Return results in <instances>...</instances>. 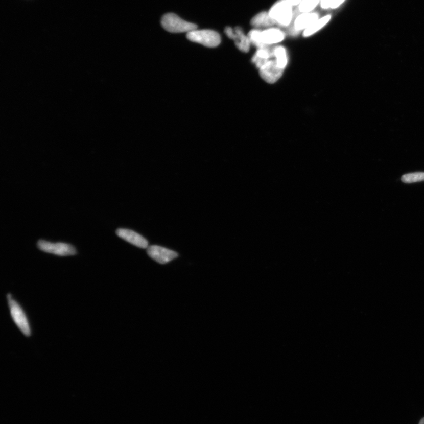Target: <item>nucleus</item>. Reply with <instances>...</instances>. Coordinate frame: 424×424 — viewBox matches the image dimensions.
<instances>
[{"mask_svg": "<svg viewBox=\"0 0 424 424\" xmlns=\"http://www.w3.org/2000/svg\"><path fill=\"white\" fill-rule=\"evenodd\" d=\"M405 183H412L424 181V172H415L404 175L402 177Z\"/></svg>", "mask_w": 424, "mask_h": 424, "instance_id": "nucleus-17", "label": "nucleus"}, {"mask_svg": "<svg viewBox=\"0 0 424 424\" xmlns=\"http://www.w3.org/2000/svg\"><path fill=\"white\" fill-rule=\"evenodd\" d=\"M331 15H327L326 16L318 19V20L314 22L309 28L304 30L303 33V37H308L313 35V34L318 32L319 30L326 25L327 23L331 20Z\"/></svg>", "mask_w": 424, "mask_h": 424, "instance_id": "nucleus-15", "label": "nucleus"}, {"mask_svg": "<svg viewBox=\"0 0 424 424\" xmlns=\"http://www.w3.org/2000/svg\"><path fill=\"white\" fill-rule=\"evenodd\" d=\"M272 51L273 57L275 58L277 64L279 65V66L281 68H282L285 70L289 63V58L287 49L283 47V46L279 45L273 48Z\"/></svg>", "mask_w": 424, "mask_h": 424, "instance_id": "nucleus-13", "label": "nucleus"}, {"mask_svg": "<svg viewBox=\"0 0 424 424\" xmlns=\"http://www.w3.org/2000/svg\"><path fill=\"white\" fill-rule=\"evenodd\" d=\"M272 50L273 48H269V46H265V47L257 49L256 53L252 57L251 61L258 70L268 60L273 57Z\"/></svg>", "mask_w": 424, "mask_h": 424, "instance_id": "nucleus-12", "label": "nucleus"}, {"mask_svg": "<svg viewBox=\"0 0 424 424\" xmlns=\"http://www.w3.org/2000/svg\"><path fill=\"white\" fill-rule=\"evenodd\" d=\"M148 255L160 264H167L178 257V253L161 246L152 245L148 248Z\"/></svg>", "mask_w": 424, "mask_h": 424, "instance_id": "nucleus-8", "label": "nucleus"}, {"mask_svg": "<svg viewBox=\"0 0 424 424\" xmlns=\"http://www.w3.org/2000/svg\"><path fill=\"white\" fill-rule=\"evenodd\" d=\"M37 247L41 251L61 256L75 255L76 253V249L72 245L64 244V243L54 244V243L44 240H40L37 243Z\"/></svg>", "mask_w": 424, "mask_h": 424, "instance_id": "nucleus-5", "label": "nucleus"}, {"mask_svg": "<svg viewBox=\"0 0 424 424\" xmlns=\"http://www.w3.org/2000/svg\"><path fill=\"white\" fill-rule=\"evenodd\" d=\"M285 38V33L279 29H270L260 32V41L263 47L278 43Z\"/></svg>", "mask_w": 424, "mask_h": 424, "instance_id": "nucleus-11", "label": "nucleus"}, {"mask_svg": "<svg viewBox=\"0 0 424 424\" xmlns=\"http://www.w3.org/2000/svg\"><path fill=\"white\" fill-rule=\"evenodd\" d=\"M302 0H289L292 6L299 5Z\"/></svg>", "mask_w": 424, "mask_h": 424, "instance_id": "nucleus-19", "label": "nucleus"}, {"mask_svg": "<svg viewBox=\"0 0 424 424\" xmlns=\"http://www.w3.org/2000/svg\"><path fill=\"white\" fill-rule=\"evenodd\" d=\"M187 39L206 47H217L221 42V38L218 33L211 30L195 29L187 33Z\"/></svg>", "mask_w": 424, "mask_h": 424, "instance_id": "nucleus-4", "label": "nucleus"}, {"mask_svg": "<svg viewBox=\"0 0 424 424\" xmlns=\"http://www.w3.org/2000/svg\"><path fill=\"white\" fill-rule=\"evenodd\" d=\"M260 32L257 30H252L248 33L249 39L250 43L256 46L258 49L263 48L260 41Z\"/></svg>", "mask_w": 424, "mask_h": 424, "instance_id": "nucleus-18", "label": "nucleus"}, {"mask_svg": "<svg viewBox=\"0 0 424 424\" xmlns=\"http://www.w3.org/2000/svg\"><path fill=\"white\" fill-rule=\"evenodd\" d=\"M251 25L255 28H261V27H269L274 25L276 23L275 21L273 20L269 13L263 11L254 16L251 20Z\"/></svg>", "mask_w": 424, "mask_h": 424, "instance_id": "nucleus-14", "label": "nucleus"}, {"mask_svg": "<svg viewBox=\"0 0 424 424\" xmlns=\"http://www.w3.org/2000/svg\"><path fill=\"white\" fill-rule=\"evenodd\" d=\"M226 36L234 41L237 47L241 52L248 53L249 51L250 41L248 36H246L241 28L234 29L227 27L225 30Z\"/></svg>", "mask_w": 424, "mask_h": 424, "instance_id": "nucleus-9", "label": "nucleus"}, {"mask_svg": "<svg viewBox=\"0 0 424 424\" xmlns=\"http://www.w3.org/2000/svg\"><path fill=\"white\" fill-rule=\"evenodd\" d=\"M7 300L11 317L15 325L25 336L30 337L32 334V327L25 310L11 294L7 295Z\"/></svg>", "mask_w": 424, "mask_h": 424, "instance_id": "nucleus-1", "label": "nucleus"}, {"mask_svg": "<svg viewBox=\"0 0 424 424\" xmlns=\"http://www.w3.org/2000/svg\"><path fill=\"white\" fill-rule=\"evenodd\" d=\"M321 2V0H302L298 9L300 13H310Z\"/></svg>", "mask_w": 424, "mask_h": 424, "instance_id": "nucleus-16", "label": "nucleus"}, {"mask_svg": "<svg viewBox=\"0 0 424 424\" xmlns=\"http://www.w3.org/2000/svg\"><path fill=\"white\" fill-rule=\"evenodd\" d=\"M419 424H424V418H422V419H421V421H420V422H419Z\"/></svg>", "mask_w": 424, "mask_h": 424, "instance_id": "nucleus-20", "label": "nucleus"}, {"mask_svg": "<svg viewBox=\"0 0 424 424\" xmlns=\"http://www.w3.org/2000/svg\"><path fill=\"white\" fill-rule=\"evenodd\" d=\"M161 22L166 30L173 33H188L198 28L195 24L185 21L173 13L163 15Z\"/></svg>", "mask_w": 424, "mask_h": 424, "instance_id": "nucleus-3", "label": "nucleus"}, {"mask_svg": "<svg viewBox=\"0 0 424 424\" xmlns=\"http://www.w3.org/2000/svg\"><path fill=\"white\" fill-rule=\"evenodd\" d=\"M268 13L277 25L282 27L290 26L294 17L292 6L289 0H279L272 6Z\"/></svg>", "mask_w": 424, "mask_h": 424, "instance_id": "nucleus-2", "label": "nucleus"}, {"mask_svg": "<svg viewBox=\"0 0 424 424\" xmlns=\"http://www.w3.org/2000/svg\"><path fill=\"white\" fill-rule=\"evenodd\" d=\"M116 234L119 237L123 239L130 244L137 246L138 248L146 249L148 246V241L142 235L134 232L133 230L126 229H118Z\"/></svg>", "mask_w": 424, "mask_h": 424, "instance_id": "nucleus-10", "label": "nucleus"}, {"mask_svg": "<svg viewBox=\"0 0 424 424\" xmlns=\"http://www.w3.org/2000/svg\"><path fill=\"white\" fill-rule=\"evenodd\" d=\"M284 71L277 64L274 57L268 60L259 69L261 78L269 84L276 83L282 78Z\"/></svg>", "mask_w": 424, "mask_h": 424, "instance_id": "nucleus-6", "label": "nucleus"}, {"mask_svg": "<svg viewBox=\"0 0 424 424\" xmlns=\"http://www.w3.org/2000/svg\"><path fill=\"white\" fill-rule=\"evenodd\" d=\"M319 15L317 13L300 14L294 19L293 24L288 27L287 33L291 36H296L300 31L309 28L314 22L318 20Z\"/></svg>", "mask_w": 424, "mask_h": 424, "instance_id": "nucleus-7", "label": "nucleus"}]
</instances>
